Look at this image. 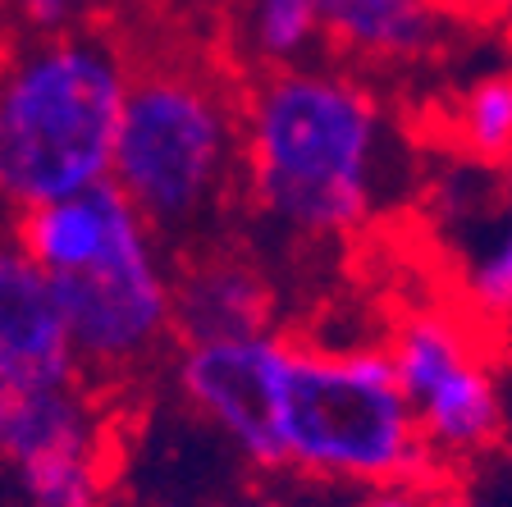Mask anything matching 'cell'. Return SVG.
Segmentation results:
<instances>
[{"label": "cell", "instance_id": "2", "mask_svg": "<svg viewBox=\"0 0 512 507\" xmlns=\"http://www.w3.org/2000/svg\"><path fill=\"white\" fill-rule=\"evenodd\" d=\"M128 83L133 51L96 23L0 46V206L19 215L110 183Z\"/></svg>", "mask_w": 512, "mask_h": 507}, {"label": "cell", "instance_id": "9", "mask_svg": "<svg viewBox=\"0 0 512 507\" xmlns=\"http://www.w3.org/2000/svg\"><path fill=\"white\" fill-rule=\"evenodd\" d=\"M83 380L55 279L14 238H0V384L64 389Z\"/></svg>", "mask_w": 512, "mask_h": 507}, {"label": "cell", "instance_id": "5", "mask_svg": "<svg viewBox=\"0 0 512 507\" xmlns=\"http://www.w3.org/2000/svg\"><path fill=\"white\" fill-rule=\"evenodd\" d=\"M55 293L83 375H128L174 334L179 275L160 252V233L124 192L115 197L101 252L74 275H55Z\"/></svg>", "mask_w": 512, "mask_h": 507}, {"label": "cell", "instance_id": "19", "mask_svg": "<svg viewBox=\"0 0 512 507\" xmlns=\"http://www.w3.org/2000/svg\"><path fill=\"white\" fill-rule=\"evenodd\" d=\"M499 28H503V42L512 51V0H499Z\"/></svg>", "mask_w": 512, "mask_h": 507}, {"label": "cell", "instance_id": "11", "mask_svg": "<svg viewBox=\"0 0 512 507\" xmlns=\"http://www.w3.org/2000/svg\"><path fill=\"white\" fill-rule=\"evenodd\" d=\"M325 46L362 64H412L444 42V0H320Z\"/></svg>", "mask_w": 512, "mask_h": 507}, {"label": "cell", "instance_id": "18", "mask_svg": "<svg viewBox=\"0 0 512 507\" xmlns=\"http://www.w3.org/2000/svg\"><path fill=\"white\" fill-rule=\"evenodd\" d=\"M435 507H476L467 494H458V489H435Z\"/></svg>", "mask_w": 512, "mask_h": 507}, {"label": "cell", "instance_id": "14", "mask_svg": "<svg viewBox=\"0 0 512 507\" xmlns=\"http://www.w3.org/2000/svg\"><path fill=\"white\" fill-rule=\"evenodd\" d=\"M448 138L480 169L503 174L512 165V64L485 69L462 87L448 110Z\"/></svg>", "mask_w": 512, "mask_h": 507}, {"label": "cell", "instance_id": "4", "mask_svg": "<svg viewBox=\"0 0 512 507\" xmlns=\"http://www.w3.org/2000/svg\"><path fill=\"white\" fill-rule=\"evenodd\" d=\"M279 439L284 471L325 485L375 489L439 471L389 348L293 343Z\"/></svg>", "mask_w": 512, "mask_h": 507}, {"label": "cell", "instance_id": "7", "mask_svg": "<svg viewBox=\"0 0 512 507\" xmlns=\"http://www.w3.org/2000/svg\"><path fill=\"white\" fill-rule=\"evenodd\" d=\"M293 370V338L247 334L183 343L179 393L206 425L229 439L261 471H284V398Z\"/></svg>", "mask_w": 512, "mask_h": 507}, {"label": "cell", "instance_id": "12", "mask_svg": "<svg viewBox=\"0 0 512 507\" xmlns=\"http://www.w3.org/2000/svg\"><path fill=\"white\" fill-rule=\"evenodd\" d=\"M115 197H119L115 183H101V188L78 192V197H60V201H46V206H32V211H19L10 238L51 279L74 275L106 243Z\"/></svg>", "mask_w": 512, "mask_h": 507}, {"label": "cell", "instance_id": "17", "mask_svg": "<svg viewBox=\"0 0 512 507\" xmlns=\"http://www.w3.org/2000/svg\"><path fill=\"white\" fill-rule=\"evenodd\" d=\"M352 507H435V485L426 480H398V485H375L352 498Z\"/></svg>", "mask_w": 512, "mask_h": 507}, {"label": "cell", "instance_id": "16", "mask_svg": "<svg viewBox=\"0 0 512 507\" xmlns=\"http://www.w3.org/2000/svg\"><path fill=\"white\" fill-rule=\"evenodd\" d=\"M14 19L28 32H69V28H92L101 14H110L119 0H5Z\"/></svg>", "mask_w": 512, "mask_h": 507}, {"label": "cell", "instance_id": "8", "mask_svg": "<svg viewBox=\"0 0 512 507\" xmlns=\"http://www.w3.org/2000/svg\"><path fill=\"white\" fill-rule=\"evenodd\" d=\"M0 457L32 507H101V430L78 384H0Z\"/></svg>", "mask_w": 512, "mask_h": 507}, {"label": "cell", "instance_id": "20", "mask_svg": "<svg viewBox=\"0 0 512 507\" xmlns=\"http://www.w3.org/2000/svg\"><path fill=\"white\" fill-rule=\"evenodd\" d=\"M503 188H508V201H512V165L503 169Z\"/></svg>", "mask_w": 512, "mask_h": 507}, {"label": "cell", "instance_id": "13", "mask_svg": "<svg viewBox=\"0 0 512 507\" xmlns=\"http://www.w3.org/2000/svg\"><path fill=\"white\" fill-rule=\"evenodd\" d=\"M234 37L256 74L311 64L325 46L320 0H234Z\"/></svg>", "mask_w": 512, "mask_h": 507}, {"label": "cell", "instance_id": "21", "mask_svg": "<svg viewBox=\"0 0 512 507\" xmlns=\"http://www.w3.org/2000/svg\"><path fill=\"white\" fill-rule=\"evenodd\" d=\"M256 507H293V503H256Z\"/></svg>", "mask_w": 512, "mask_h": 507}, {"label": "cell", "instance_id": "10", "mask_svg": "<svg viewBox=\"0 0 512 507\" xmlns=\"http://www.w3.org/2000/svg\"><path fill=\"white\" fill-rule=\"evenodd\" d=\"M266 320H270V288L252 261L215 252L192 261L188 270H179L174 334L183 343L266 334Z\"/></svg>", "mask_w": 512, "mask_h": 507}, {"label": "cell", "instance_id": "6", "mask_svg": "<svg viewBox=\"0 0 512 507\" xmlns=\"http://www.w3.org/2000/svg\"><path fill=\"white\" fill-rule=\"evenodd\" d=\"M389 352L439 466H467L499 448L508 407L467 320L444 307H421L403 316Z\"/></svg>", "mask_w": 512, "mask_h": 507}, {"label": "cell", "instance_id": "3", "mask_svg": "<svg viewBox=\"0 0 512 507\" xmlns=\"http://www.w3.org/2000/svg\"><path fill=\"white\" fill-rule=\"evenodd\" d=\"M243 174V92L188 55H133L115 183L156 233H188Z\"/></svg>", "mask_w": 512, "mask_h": 507}, {"label": "cell", "instance_id": "1", "mask_svg": "<svg viewBox=\"0 0 512 507\" xmlns=\"http://www.w3.org/2000/svg\"><path fill=\"white\" fill-rule=\"evenodd\" d=\"M384 101L348 69L298 64L243 87V183L298 238H343L375 215L389 174Z\"/></svg>", "mask_w": 512, "mask_h": 507}, {"label": "cell", "instance_id": "15", "mask_svg": "<svg viewBox=\"0 0 512 507\" xmlns=\"http://www.w3.org/2000/svg\"><path fill=\"white\" fill-rule=\"evenodd\" d=\"M462 297L476 320L512 325V201L508 215H499L494 229L471 247L467 270H462Z\"/></svg>", "mask_w": 512, "mask_h": 507}]
</instances>
